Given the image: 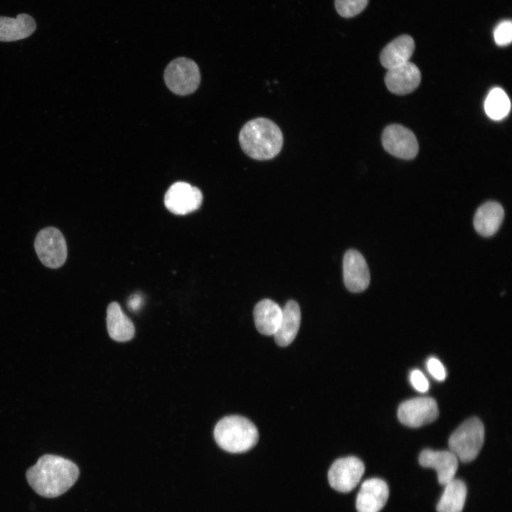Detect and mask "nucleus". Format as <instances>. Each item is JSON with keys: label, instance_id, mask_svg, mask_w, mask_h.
I'll list each match as a JSON object with an SVG mask.
<instances>
[{"label": "nucleus", "instance_id": "4468645a", "mask_svg": "<svg viewBox=\"0 0 512 512\" xmlns=\"http://www.w3.org/2000/svg\"><path fill=\"white\" fill-rule=\"evenodd\" d=\"M421 81V73L412 63L407 62L388 70L385 82L388 89L396 95H405L415 90Z\"/></svg>", "mask_w": 512, "mask_h": 512}, {"label": "nucleus", "instance_id": "f257e3e1", "mask_svg": "<svg viewBox=\"0 0 512 512\" xmlns=\"http://www.w3.org/2000/svg\"><path fill=\"white\" fill-rule=\"evenodd\" d=\"M78 476L79 469L75 463L53 454L41 457L26 472L31 488L46 498H55L65 493Z\"/></svg>", "mask_w": 512, "mask_h": 512}, {"label": "nucleus", "instance_id": "dca6fc26", "mask_svg": "<svg viewBox=\"0 0 512 512\" xmlns=\"http://www.w3.org/2000/svg\"><path fill=\"white\" fill-rule=\"evenodd\" d=\"M415 49L413 38L409 35H401L390 42L382 50L380 61L387 68H393L409 62Z\"/></svg>", "mask_w": 512, "mask_h": 512}, {"label": "nucleus", "instance_id": "bb28decb", "mask_svg": "<svg viewBox=\"0 0 512 512\" xmlns=\"http://www.w3.org/2000/svg\"><path fill=\"white\" fill-rule=\"evenodd\" d=\"M142 299L139 297H135L133 299H131V300L129 302V306L134 310H137L138 307H139L141 304Z\"/></svg>", "mask_w": 512, "mask_h": 512}, {"label": "nucleus", "instance_id": "9d476101", "mask_svg": "<svg viewBox=\"0 0 512 512\" xmlns=\"http://www.w3.org/2000/svg\"><path fill=\"white\" fill-rule=\"evenodd\" d=\"M201 191L186 182L171 185L164 196L166 208L176 215H186L199 208L202 203Z\"/></svg>", "mask_w": 512, "mask_h": 512}, {"label": "nucleus", "instance_id": "1a4fd4ad", "mask_svg": "<svg viewBox=\"0 0 512 512\" xmlns=\"http://www.w3.org/2000/svg\"><path fill=\"white\" fill-rule=\"evenodd\" d=\"M382 144L391 155L403 159L415 158L419 150L415 134L400 124H391L384 129Z\"/></svg>", "mask_w": 512, "mask_h": 512}, {"label": "nucleus", "instance_id": "b1692460", "mask_svg": "<svg viewBox=\"0 0 512 512\" xmlns=\"http://www.w3.org/2000/svg\"><path fill=\"white\" fill-rule=\"evenodd\" d=\"M495 43L499 46H507L512 40V23L510 20L498 23L494 30Z\"/></svg>", "mask_w": 512, "mask_h": 512}, {"label": "nucleus", "instance_id": "9b49d317", "mask_svg": "<svg viewBox=\"0 0 512 512\" xmlns=\"http://www.w3.org/2000/svg\"><path fill=\"white\" fill-rule=\"evenodd\" d=\"M343 275L346 287L352 292H361L370 283V272L363 255L356 250L346 252L343 260Z\"/></svg>", "mask_w": 512, "mask_h": 512}, {"label": "nucleus", "instance_id": "5701e85b", "mask_svg": "<svg viewBox=\"0 0 512 512\" xmlns=\"http://www.w3.org/2000/svg\"><path fill=\"white\" fill-rule=\"evenodd\" d=\"M368 3V0H335V8L341 16L351 18L360 14Z\"/></svg>", "mask_w": 512, "mask_h": 512}, {"label": "nucleus", "instance_id": "412c9836", "mask_svg": "<svg viewBox=\"0 0 512 512\" xmlns=\"http://www.w3.org/2000/svg\"><path fill=\"white\" fill-rule=\"evenodd\" d=\"M444 486V490L437 505V512H462L467 493L464 482L454 478Z\"/></svg>", "mask_w": 512, "mask_h": 512}, {"label": "nucleus", "instance_id": "20e7f679", "mask_svg": "<svg viewBox=\"0 0 512 512\" xmlns=\"http://www.w3.org/2000/svg\"><path fill=\"white\" fill-rule=\"evenodd\" d=\"M484 442V427L477 417L462 423L449 439V450L459 461L469 462L478 456Z\"/></svg>", "mask_w": 512, "mask_h": 512}, {"label": "nucleus", "instance_id": "ddd939ff", "mask_svg": "<svg viewBox=\"0 0 512 512\" xmlns=\"http://www.w3.org/2000/svg\"><path fill=\"white\" fill-rule=\"evenodd\" d=\"M389 496L388 484L378 478L366 480L358 493L356 507L358 512H379Z\"/></svg>", "mask_w": 512, "mask_h": 512}, {"label": "nucleus", "instance_id": "f8f14e48", "mask_svg": "<svg viewBox=\"0 0 512 512\" xmlns=\"http://www.w3.org/2000/svg\"><path fill=\"white\" fill-rule=\"evenodd\" d=\"M419 462L426 468L434 469L440 484L445 485L455 478L459 460L450 450H423L419 456Z\"/></svg>", "mask_w": 512, "mask_h": 512}, {"label": "nucleus", "instance_id": "7ed1b4c3", "mask_svg": "<svg viewBox=\"0 0 512 512\" xmlns=\"http://www.w3.org/2000/svg\"><path fill=\"white\" fill-rule=\"evenodd\" d=\"M214 438L223 449L230 453H242L257 444L259 434L255 425L248 419L230 415L216 424Z\"/></svg>", "mask_w": 512, "mask_h": 512}, {"label": "nucleus", "instance_id": "f3484780", "mask_svg": "<svg viewBox=\"0 0 512 512\" xmlns=\"http://www.w3.org/2000/svg\"><path fill=\"white\" fill-rule=\"evenodd\" d=\"M301 311L294 300L287 302L282 309V319L274 334L275 341L280 346H287L295 338L300 326Z\"/></svg>", "mask_w": 512, "mask_h": 512}, {"label": "nucleus", "instance_id": "aec40b11", "mask_svg": "<svg viewBox=\"0 0 512 512\" xmlns=\"http://www.w3.org/2000/svg\"><path fill=\"white\" fill-rule=\"evenodd\" d=\"M107 328L110 336L120 342L131 340L135 331L132 321L117 302H112L107 307Z\"/></svg>", "mask_w": 512, "mask_h": 512}, {"label": "nucleus", "instance_id": "2eb2a0df", "mask_svg": "<svg viewBox=\"0 0 512 512\" xmlns=\"http://www.w3.org/2000/svg\"><path fill=\"white\" fill-rule=\"evenodd\" d=\"M504 217L502 206L496 201H487L478 208L474 218V226L480 235L488 238L499 229Z\"/></svg>", "mask_w": 512, "mask_h": 512}, {"label": "nucleus", "instance_id": "a878e982", "mask_svg": "<svg viewBox=\"0 0 512 512\" xmlns=\"http://www.w3.org/2000/svg\"><path fill=\"white\" fill-rule=\"evenodd\" d=\"M410 381L412 387L418 392L425 393L429 389L428 380L424 373L418 369H414L410 372Z\"/></svg>", "mask_w": 512, "mask_h": 512}, {"label": "nucleus", "instance_id": "a211bd4d", "mask_svg": "<svg viewBox=\"0 0 512 512\" xmlns=\"http://www.w3.org/2000/svg\"><path fill=\"white\" fill-rule=\"evenodd\" d=\"M253 315L257 331L266 336H273L279 327L282 309L272 300L265 299L256 304Z\"/></svg>", "mask_w": 512, "mask_h": 512}, {"label": "nucleus", "instance_id": "4be33fe9", "mask_svg": "<svg viewBox=\"0 0 512 512\" xmlns=\"http://www.w3.org/2000/svg\"><path fill=\"white\" fill-rule=\"evenodd\" d=\"M511 103L506 93L499 87L492 89L487 95L484 110L486 114L494 120L504 118L509 112Z\"/></svg>", "mask_w": 512, "mask_h": 512}, {"label": "nucleus", "instance_id": "39448f33", "mask_svg": "<svg viewBox=\"0 0 512 512\" xmlns=\"http://www.w3.org/2000/svg\"><path fill=\"white\" fill-rule=\"evenodd\" d=\"M199 68L192 60L181 57L169 63L164 71V80L169 89L178 95H187L198 87Z\"/></svg>", "mask_w": 512, "mask_h": 512}, {"label": "nucleus", "instance_id": "f03ea898", "mask_svg": "<svg viewBox=\"0 0 512 512\" xmlns=\"http://www.w3.org/2000/svg\"><path fill=\"white\" fill-rule=\"evenodd\" d=\"M239 142L248 156L256 160H269L280 152L283 135L274 122L259 117L245 124L239 134Z\"/></svg>", "mask_w": 512, "mask_h": 512}, {"label": "nucleus", "instance_id": "6e6552de", "mask_svg": "<svg viewBox=\"0 0 512 512\" xmlns=\"http://www.w3.org/2000/svg\"><path fill=\"white\" fill-rule=\"evenodd\" d=\"M439 415L437 402L430 397L415 398L402 402L398 410L400 422L419 427L435 420Z\"/></svg>", "mask_w": 512, "mask_h": 512}, {"label": "nucleus", "instance_id": "6ab92c4d", "mask_svg": "<svg viewBox=\"0 0 512 512\" xmlns=\"http://www.w3.org/2000/svg\"><path fill=\"white\" fill-rule=\"evenodd\" d=\"M34 19L26 14L16 18L0 16V41L11 42L26 38L36 30Z\"/></svg>", "mask_w": 512, "mask_h": 512}, {"label": "nucleus", "instance_id": "423d86ee", "mask_svg": "<svg viewBox=\"0 0 512 512\" xmlns=\"http://www.w3.org/2000/svg\"><path fill=\"white\" fill-rule=\"evenodd\" d=\"M35 249L41 262L50 268H58L67 258L66 242L61 232L55 228L42 229L35 240Z\"/></svg>", "mask_w": 512, "mask_h": 512}, {"label": "nucleus", "instance_id": "0eeeda50", "mask_svg": "<svg viewBox=\"0 0 512 512\" xmlns=\"http://www.w3.org/2000/svg\"><path fill=\"white\" fill-rule=\"evenodd\" d=\"M364 471V464L358 458L352 456L340 458L329 469V483L336 491L348 493L358 485Z\"/></svg>", "mask_w": 512, "mask_h": 512}, {"label": "nucleus", "instance_id": "393cba45", "mask_svg": "<svg viewBox=\"0 0 512 512\" xmlns=\"http://www.w3.org/2000/svg\"><path fill=\"white\" fill-rule=\"evenodd\" d=\"M429 373L437 380L443 381L446 378L447 371L441 361L434 357L428 358L426 363Z\"/></svg>", "mask_w": 512, "mask_h": 512}]
</instances>
